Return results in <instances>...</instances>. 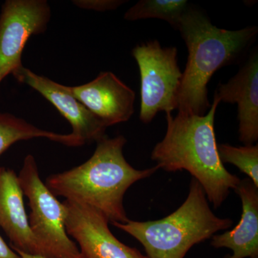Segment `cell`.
<instances>
[{"instance_id":"obj_4","label":"cell","mask_w":258,"mask_h":258,"mask_svg":"<svg viewBox=\"0 0 258 258\" xmlns=\"http://www.w3.org/2000/svg\"><path fill=\"white\" fill-rule=\"evenodd\" d=\"M230 218L214 214L206 194L191 178L187 198L177 210L161 220L112 225L132 235L143 245L149 258H184L195 244L232 227Z\"/></svg>"},{"instance_id":"obj_7","label":"cell","mask_w":258,"mask_h":258,"mask_svg":"<svg viewBox=\"0 0 258 258\" xmlns=\"http://www.w3.org/2000/svg\"><path fill=\"white\" fill-rule=\"evenodd\" d=\"M45 0H8L0 14V83L23 69L22 55L30 37L45 32L50 18Z\"/></svg>"},{"instance_id":"obj_10","label":"cell","mask_w":258,"mask_h":258,"mask_svg":"<svg viewBox=\"0 0 258 258\" xmlns=\"http://www.w3.org/2000/svg\"><path fill=\"white\" fill-rule=\"evenodd\" d=\"M67 89L107 127L127 121L134 114L135 93L113 73H100L91 82Z\"/></svg>"},{"instance_id":"obj_2","label":"cell","mask_w":258,"mask_h":258,"mask_svg":"<svg viewBox=\"0 0 258 258\" xmlns=\"http://www.w3.org/2000/svg\"><path fill=\"white\" fill-rule=\"evenodd\" d=\"M177 30L188 50L177 109L179 113L204 115L211 106L208 97V84L212 76L222 67L237 63L243 58L255 40L258 28H218L208 15L191 5Z\"/></svg>"},{"instance_id":"obj_1","label":"cell","mask_w":258,"mask_h":258,"mask_svg":"<svg viewBox=\"0 0 258 258\" xmlns=\"http://www.w3.org/2000/svg\"><path fill=\"white\" fill-rule=\"evenodd\" d=\"M220 101L214 96L206 115L166 113L167 128L164 139L156 144L151 159L159 169L176 172L186 170L198 180L208 201L217 209L235 189L240 179L231 174L217 152L215 117Z\"/></svg>"},{"instance_id":"obj_17","label":"cell","mask_w":258,"mask_h":258,"mask_svg":"<svg viewBox=\"0 0 258 258\" xmlns=\"http://www.w3.org/2000/svg\"><path fill=\"white\" fill-rule=\"evenodd\" d=\"M75 4L83 9L107 11L115 10L125 3L119 0H91V1H76Z\"/></svg>"},{"instance_id":"obj_18","label":"cell","mask_w":258,"mask_h":258,"mask_svg":"<svg viewBox=\"0 0 258 258\" xmlns=\"http://www.w3.org/2000/svg\"><path fill=\"white\" fill-rule=\"evenodd\" d=\"M0 258H21L15 251L7 244L0 236Z\"/></svg>"},{"instance_id":"obj_8","label":"cell","mask_w":258,"mask_h":258,"mask_svg":"<svg viewBox=\"0 0 258 258\" xmlns=\"http://www.w3.org/2000/svg\"><path fill=\"white\" fill-rule=\"evenodd\" d=\"M63 204L66 232L79 244L82 258H149L118 240L108 227V219L96 209L70 200Z\"/></svg>"},{"instance_id":"obj_19","label":"cell","mask_w":258,"mask_h":258,"mask_svg":"<svg viewBox=\"0 0 258 258\" xmlns=\"http://www.w3.org/2000/svg\"><path fill=\"white\" fill-rule=\"evenodd\" d=\"M13 250L15 251V252H16L21 257V258H47L40 257V256L32 255V254L24 253V252H21V251L18 250V249H13Z\"/></svg>"},{"instance_id":"obj_14","label":"cell","mask_w":258,"mask_h":258,"mask_svg":"<svg viewBox=\"0 0 258 258\" xmlns=\"http://www.w3.org/2000/svg\"><path fill=\"white\" fill-rule=\"evenodd\" d=\"M34 138H46L69 147H79L71 134L42 130L10 113L0 112V155L16 142Z\"/></svg>"},{"instance_id":"obj_6","label":"cell","mask_w":258,"mask_h":258,"mask_svg":"<svg viewBox=\"0 0 258 258\" xmlns=\"http://www.w3.org/2000/svg\"><path fill=\"white\" fill-rule=\"evenodd\" d=\"M132 55L138 64L141 80L139 118L149 124L159 112L178 108L182 72L178 66L177 49L161 47L158 40L137 45Z\"/></svg>"},{"instance_id":"obj_11","label":"cell","mask_w":258,"mask_h":258,"mask_svg":"<svg viewBox=\"0 0 258 258\" xmlns=\"http://www.w3.org/2000/svg\"><path fill=\"white\" fill-rule=\"evenodd\" d=\"M214 96L220 103H237L239 139L244 145H253L258 139L257 50L228 82L219 84Z\"/></svg>"},{"instance_id":"obj_12","label":"cell","mask_w":258,"mask_h":258,"mask_svg":"<svg viewBox=\"0 0 258 258\" xmlns=\"http://www.w3.org/2000/svg\"><path fill=\"white\" fill-rule=\"evenodd\" d=\"M18 176L13 169L0 167V227L9 237L13 249L46 257L32 233Z\"/></svg>"},{"instance_id":"obj_3","label":"cell","mask_w":258,"mask_h":258,"mask_svg":"<svg viewBox=\"0 0 258 258\" xmlns=\"http://www.w3.org/2000/svg\"><path fill=\"white\" fill-rule=\"evenodd\" d=\"M126 142L122 135L105 137L97 142L96 150L87 161L48 176L45 185L55 197L92 207L111 223H125L129 220L123 206L127 190L159 169L157 166L142 170L134 169L123 156Z\"/></svg>"},{"instance_id":"obj_5","label":"cell","mask_w":258,"mask_h":258,"mask_svg":"<svg viewBox=\"0 0 258 258\" xmlns=\"http://www.w3.org/2000/svg\"><path fill=\"white\" fill-rule=\"evenodd\" d=\"M18 179L31 210L29 225L46 257L82 258L77 244L66 232V206L40 179L36 161L31 154L24 159Z\"/></svg>"},{"instance_id":"obj_15","label":"cell","mask_w":258,"mask_h":258,"mask_svg":"<svg viewBox=\"0 0 258 258\" xmlns=\"http://www.w3.org/2000/svg\"><path fill=\"white\" fill-rule=\"evenodd\" d=\"M190 7L186 0H141L125 13L124 18L128 21L159 19L177 30Z\"/></svg>"},{"instance_id":"obj_16","label":"cell","mask_w":258,"mask_h":258,"mask_svg":"<svg viewBox=\"0 0 258 258\" xmlns=\"http://www.w3.org/2000/svg\"><path fill=\"white\" fill-rule=\"evenodd\" d=\"M217 152L222 164L237 166L258 187V145L234 147L228 144L217 145Z\"/></svg>"},{"instance_id":"obj_13","label":"cell","mask_w":258,"mask_h":258,"mask_svg":"<svg viewBox=\"0 0 258 258\" xmlns=\"http://www.w3.org/2000/svg\"><path fill=\"white\" fill-rule=\"evenodd\" d=\"M235 191L242 202L240 221L232 230L212 236L215 248H228L225 258H258V187L249 178L240 179Z\"/></svg>"},{"instance_id":"obj_9","label":"cell","mask_w":258,"mask_h":258,"mask_svg":"<svg viewBox=\"0 0 258 258\" xmlns=\"http://www.w3.org/2000/svg\"><path fill=\"white\" fill-rule=\"evenodd\" d=\"M13 76L19 82L28 85L45 97L69 120L73 128L71 136L79 146L98 142L106 137V125L71 95L67 86L39 76L25 67Z\"/></svg>"}]
</instances>
